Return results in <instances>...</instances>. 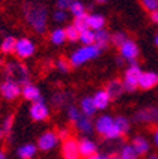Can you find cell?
<instances>
[{"label": "cell", "instance_id": "cell-47", "mask_svg": "<svg viewBox=\"0 0 158 159\" xmlns=\"http://www.w3.org/2000/svg\"><path fill=\"white\" fill-rule=\"evenodd\" d=\"M147 159H158V156L157 155H151V156H148Z\"/></svg>", "mask_w": 158, "mask_h": 159}, {"label": "cell", "instance_id": "cell-10", "mask_svg": "<svg viewBox=\"0 0 158 159\" xmlns=\"http://www.w3.org/2000/svg\"><path fill=\"white\" fill-rule=\"evenodd\" d=\"M29 114H30V118L36 121V122H41V121H46L50 115V109L49 105L44 102L43 99L40 101H36V102L31 104L29 109Z\"/></svg>", "mask_w": 158, "mask_h": 159}, {"label": "cell", "instance_id": "cell-51", "mask_svg": "<svg viewBox=\"0 0 158 159\" xmlns=\"http://www.w3.org/2000/svg\"><path fill=\"white\" fill-rule=\"evenodd\" d=\"M69 2H70V3H71V2H76V0H69Z\"/></svg>", "mask_w": 158, "mask_h": 159}, {"label": "cell", "instance_id": "cell-9", "mask_svg": "<svg viewBox=\"0 0 158 159\" xmlns=\"http://www.w3.org/2000/svg\"><path fill=\"white\" fill-rule=\"evenodd\" d=\"M138 56H140V48H138V44L135 43L134 40L128 39L120 47V57L124 61H127V63H130V64L137 63Z\"/></svg>", "mask_w": 158, "mask_h": 159}, {"label": "cell", "instance_id": "cell-2", "mask_svg": "<svg viewBox=\"0 0 158 159\" xmlns=\"http://www.w3.org/2000/svg\"><path fill=\"white\" fill-rule=\"evenodd\" d=\"M94 129L97 131L98 135H101L105 141H118L120 138L122 136L121 131L118 129V126L115 125L114 122V118L107 114L104 115H100L98 118L96 119V122H94Z\"/></svg>", "mask_w": 158, "mask_h": 159}, {"label": "cell", "instance_id": "cell-29", "mask_svg": "<svg viewBox=\"0 0 158 159\" xmlns=\"http://www.w3.org/2000/svg\"><path fill=\"white\" fill-rule=\"evenodd\" d=\"M69 101V94L67 93H63V91H57V93L53 94L51 97V104L54 107H64Z\"/></svg>", "mask_w": 158, "mask_h": 159}, {"label": "cell", "instance_id": "cell-11", "mask_svg": "<svg viewBox=\"0 0 158 159\" xmlns=\"http://www.w3.org/2000/svg\"><path fill=\"white\" fill-rule=\"evenodd\" d=\"M61 156L63 159H81L79 148V141L74 138H69L61 143Z\"/></svg>", "mask_w": 158, "mask_h": 159}, {"label": "cell", "instance_id": "cell-48", "mask_svg": "<svg viewBox=\"0 0 158 159\" xmlns=\"http://www.w3.org/2000/svg\"><path fill=\"white\" fill-rule=\"evenodd\" d=\"M110 159H120L117 155H110Z\"/></svg>", "mask_w": 158, "mask_h": 159}, {"label": "cell", "instance_id": "cell-31", "mask_svg": "<svg viewBox=\"0 0 158 159\" xmlns=\"http://www.w3.org/2000/svg\"><path fill=\"white\" fill-rule=\"evenodd\" d=\"M127 40H128V37H127V34H125L124 31H115V33L111 34V44L117 46L118 48L127 41Z\"/></svg>", "mask_w": 158, "mask_h": 159}, {"label": "cell", "instance_id": "cell-4", "mask_svg": "<svg viewBox=\"0 0 158 159\" xmlns=\"http://www.w3.org/2000/svg\"><path fill=\"white\" fill-rule=\"evenodd\" d=\"M100 54H101V48L97 47L96 44H91V46H81L73 51L69 61L73 67H81L86 63L91 61V60H96Z\"/></svg>", "mask_w": 158, "mask_h": 159}, {"label": "cell", "instance_id": "cell-39", "mask_svg": "<svg viewBox=\"0 0 158 159\" xmlns=\"http://www.w3.org/2000/svg\"><path fill=\"white\" fill-rule=\"evenodd\" d=\"M57 135H59L60 141H66V139L71 138V134H70V129L69 128H60L59 131H57Z\"/></svg>", "mask_w": 158, "mask_h": 159}, {"label": "cell", "instance_id": "cell-21", "mask_svg": "<svg viewBox=\"0 0 158 159\" xmlns=\"http://www.w3.org/2000/svg\"><path fill=\"white\" fill-rule=\"evenodd\" d=\"M87 26H89V29L93 30V31L103 30L105 26V17L98 13L87 14Z\"/></svg>", "mask_w": 158, "mask_h": 159}, {"label": "cell", "instance_id": "cell-5", "mask_svg": "<svg viewBox=\"0 0 158 159\" xmlns=\"http://www.w3.org/2000/svg\"><path fill=\"white\" fill-rule=\"evenodd\" d=\"M141 74H142V71H141V68H140L138 63H132L125 68L122 84H124V89L127 93H134L135 89L138 88Z\"/></svg>", "mask_w": 158, "mask_h": 159}, {"label": "cell", "instance_id": "cell-14", "mask_svg": "<svg viewBox=\"0 0 158 159\" xmlns=\"http://www.w3.org/2000/svg\"><path fill=\"white\" fill-rule=\"evenodd\" d=\"M157 85H158V74L157 73H154V71H145V73L141 74L140 83H138V87L141 89L150 91V89L155 88Z\"/></svg>", "mask_w": 158, "mask_h": 159}, {"label": "cell", "instance_id": "cell-16", "mask_svg": "<svg viewBox=\"0 0 158 159\" xmlns=\"http://www.w3.org/2000/svg\"><path fill=\"white\" fill-rule=\"evenodd\" d=\"M105 93L108 94L111 99L120 98V97L125 93L122 81L118 80V78H114V80H111V81H108V84H107V87H105Z\"/></svg>", "mask_w": 158, "mask_h": 159}, {"label": "cell", "instance_id": "cell-32", "mask_svg": "<svg viewBox=\"0 0 158 159\" xmlns=\"http://www.w3.org/2000/svg\"><path fill=\"white\" fill-rule=\"evenodd\" d=\"M80 115H81V111H80V108H77L76 105L67 107V118H69L70 122L76 124V121L80 118Z\"/></svg>", "mask_w": 158, "mask_h": 159}, {"label": "cell", "instance_id": "cell-42", "mask_svg": "<svg viewBox=\"0 0 158 159\" xmlns=\"http://www.w3.org/2000/svg\"><path fill=\"white\" fill-rule=\"evenodd\" d=\"M150 19H151V21L154 24H158V10H155V11L150 13Z\"/></svg>", "mask_w": 158, "mask_h": 159}, {"label": "cell", "instance_id": "cell-33", "mask_svg": "<svg viewBox=\"0 0 158 159\" xmlns=\"http://www.w3.org/2000/svg\"><path fill=\"white\" fill-rule=\"evenodd\" d=\"M64 30H66V36H67V40H69V41H71V43H74V41H79L80 31L74 26H73V24L67 26Z\"/></svg>", "mask_w": 158, "mask_h": 159}, {"label": "cell", "instance_id": "cell-12", "mask_svg": "<svg viewBox=\"0 0 158 159\" xmlns=\"http://www.w3.org/2000/svg\"><path fill=\"white\" fill-rule=\"evenodd\" d=\"M0 94L2 97L9 101H13L17 97L22 95V85L14 81H10V80H4L2 85H0Z\"/></svg>", "mask_w": 158, "mask_h": 159}, {"label": "cell", "instance_id": "cell-36", "mask_svg": "<svg viewBox=\"0 0 158 159\" xmlns=\"http://www.w3.org/2000/svg\"><path fill=\"white\" fill-rule=\"evenodd\" d=\"M56 67L60 73H69L70 68H71V64H70V61L66 58H59L56 63Z\"/></svg>", "mask_w": 158, "mask_h": 159}, {"label": "cell", "instance_id": "cell-49", "mask_svg": "<svg viewBox=\"0 0 158 159\" xmlns=\"http://www.w3.org/2000/svg\"><path fill=\"white\" fill-rule=\"evenodd\" d=\"M154 41H155V46L158 47V33H157V36H155V40H154Z\"/></svg>", "mask_w": 158, "mask_h": 159}, {"label": "cell", "instance_id": "cell-8", "mask_svg": "<svg viewBox=\"0 0 158 159\" xmlns=\"http://www.w3.org/2000/svg\"><path fill=\"white\" fill-rule=\"evenodd\" d=\"M60 142V138L57 135V132L54 131H46L37 139V149L41 151V152H49V151H53Z\"/></svg>", "mask_w": 158, "mask_h": 159}, {"label": "cell", "instance_id": "cell-44", "mask_svg": "<svg viewBox=\"0 0 158 159\" xmlns=\"http://www.w3.org/2000/svg\"><path fill=\"white\" fill-rule=\"evenodd\" d=\"M0 159H7L6 152H4V151H2V149H0Z\"/></svg>", "mask_w": 158, "mask_h": 159}, {"label": "cell", "instance_id": "cell-23", "mask_svg": "<svg viewBox=\"0 0 158 159\" xmlns=\"http://www.w3.org/2000/svg\"><path fill=\"white\" fill-rule=\"evenodd\" d=\"M80 111H81L83 115L90 116V118H93V116L96 115L97 108H96V105H94V102H93L91 97H84V98L80 101Z\"/></svg>", "mask_w": 158, "mask_h": 159}, {"label": "cell", "instance_id": "cell-22", "mask_svg": "<svg viewBox=\"0 0 158 159\" xmlns=\"http://www.w3.org/2000/svg\"><path fill=\"white\" fill-rule=\"evenodd\" d=\"M111 43V33H110L108 30H98V31H94V44L100 48H105V47L108 46Z\"/></svg>", "mask_w": 158, "mask_h": 159}, {"label": "cell", "instance_id": "cell-27", "mask_svg": "<svg viewBox=\"0 0 158 159\" xmlns=\"http://www.w3.org/2000/svg\"><path fill=\"white\" fill-rule=\"evenodd\" d=\"M69 10H70V13L74 16V19H76V17L86 16V14H87V7H86V4L83 3V2H80V0L71 2V3H70Z\"/></svg>", "mask_w": 158, "mask_h": 159}, {"label": "cell", "instance_id": "cell-30", "mask_svg": "<svg viewBox=\"0 0 158 159\" xmlns=\"http://www.w3.org/2000/svg\"><path fill=\"white\" fill-rule=\"evenodd\" d=\"M79 41L83 44V46H91V44H94V31L90 29L80 31Z\"/></svg>", "mask_w": 158, "mask_h": 159}, {"label": "cell", "instance_id": "cell-41", "mask_svg": "<svg viewBox=\"0 0 158 159\" xmlns=\"http://www.w3.org/2000/svg\"><path fill=\"white\" fill-rule=\"evenodd\" d=\"M87 159H110V156L107 155V153H98L97 152L96 155L90 156V158H87Z\"/></svg>", "mask_w": 158, "mask_h": 159}, {"label": "cell", "instance_id": "cell-34", "mask_svg": "<svg viewBox=\"0 0 158 159\" xmlns=\"http://www.w3.org/2000/svg\"><path fill=\"white\" fill-rule=\"evenodd\" d=\"M13 122H14V116L13 115H9V116H6V118H4L3 125H2V129H3V132H4V136L12 134V129H13Z\"/></svg>", "mask_w": 158, "mask_h": 159}, {"label": "cell", "instance_id": "cell-35", "mask_svg": "<svg viewBox=\"0 0 158 159\" xmlns=\"http://www.w3.org/2000/svg\"><path fill=\"white\" fill-rule=\"evenodd\" d=\"M73 26L76 27L79 31H83V30H87L89 26H87V14L86 16H81V17H76L73 20Z\"/></svg>", "mask_w": 158, "mask_h": 159}, {"label": "cell", "instance_id": "cell-3", "mask_svg": "<svg viewBox=\"0 0 158 159\" xmlns=\"http://www.w3.org/2000/svg\"><path fill=\"white\" fill-rule=\"evenodd\" d=\"M3 75L6 80L14 81L22 87L30 83V70L20 61H9L4 64Z\"/></svg>", "mask_w": 158, "mask_h": 159}, {"label": "cell", "instance_id": "cell-46", "mask_svg": "<svg viewBox=\"0 0 158 159\" xmlns=\"http://www.w3.org/2000/svg\"><path fill=\"white\" fill-rule=\"evenodd\" d=\"M3 138H4V132H3V129L0 128V141H2Z\"/></svg>", "mask_w": 158, "mask_h": 159}, {"label": "cell", "instance_id": "cell-7", "mask_svg": "<svg viewBox=\"0 0 158 159\" xmlns=\"http://www.w3.org/2000/svg\"><path fill=\"white\" fill-rule=\"evenodd\" d=\"M36 53V44L33 40L27 39V37H22L17 39L16 48H14V54L19 60H27Z\"/></svg>", "mask_w": 158, "mask_h": 159}, {"label": "cell", "instance_id": "cell-17", "mask_svg": "<svg viewBox=\"0 0 158 159\" xmlns=\"http://www.w3.org/2000/svg\"><path fill=\"white\" fill-rule=\"evenodd\" d=\"M131 145H132V148H134V151L137 152V155H138V156L147 155V153H148V151H150V148H151V146H150L148 139L144 138L142 135L134 136V138H132V141H131Z\"/></svg>", "mask_w": 158, "mask_h": 159}, {"label": "cell", "instance_id": "cell-24", "mask_svg": "<svg viewBox=\"0 0 158 159\" xmlns=\"http://www.w3.org/2000/svg\"><path fill=\"white\" fill-rule=\"evenodd\" d=\"M117 156L120 159H140V156L137 155L131 143H122L120 146V151L117 152Z\"/></svg>", "mask_w": 158, "mask_h": 159}, {"label": "cell", "instance_id": "cell-25", "mask_svg": "<svg viewBox=\"0 0 158 159\" xmlns=\"http://www.w3.org/2000/svg\"><path fill=\"white\" fill-rule=\"evenodd\" d=\"M16 43H17V39L13 36H6L2 43H0V51L3 54H12L14 53V48H16Z\"/></svg>", "mask_w": 158, "mask_h": 159}, {"label": "cell", "instance_id": "cell-6", "mask_svg": "<svg viewBox=\"0 0 158 159\" xmlns=\"http://www.w3.org/2000/svg\"><path fill=\"white\" fill-rule=\"evenodd\" d=\"M134 121L142 125H154L158 124V107L150 105L138 109L134 115Z\"/></svg>", "mask_w": 158, "mask_h": 159}, {"label": "cell", "instance_id": "cell-38", "mask_svg": "<svg viewBox=\"0 0 158 159\" xmlns=\"http://www.w3.org/2000/svg\"><path fill=\"white\" fill-rule=\"evenodd\" d=\"M141 4L144 6V9L150 13L158 10V0H141Z\"/></svg>", "mask_w": 158, "mask_h": 159}, {"label": "cell", "instance_id": "cell-15", "mask_svg": "<svg viewBox=\"0 0 158 159\" xmlns=\"http://www.w3.org/2000/svg\"><path fill=\"white\" fill-rule=\"evenodd\" d=\"M22 95L26 101H30V102L33 104L36 101H40L41 99V93H40V88L34 84L29 83L26 85L22 87Z\"/></svg>", "mask_w": 158, "mask_h": 159}, {"label": "cell", "instance_id": "cell-45", "mask_svg": "<svg viewBox=\"0 0 158 159\" xmlns=\"http://www.w3.org/2000/svg\"><path fill=\"white\" fill-rule=\"evenodd\" d=\"M94 2H96L97 4H104V3H107L108 0H94Z\"/></svg>", "mask_w": 158, "mask_h": 159}, {"label": "cell", "instance_id": "cell-50", "mask_svg": "<svg viewBox=\"0 0 158 159\" xmlns=\"http://www.w3.org/2000/svg\"><path fill=\"white\" fill-rule=\"evenodd\" d=\"M2 83H3V81H2V74H0V85H2Z\"/></svg>", "mask_w": 158, "mask_h": 159}, {"label": "cell", "instance_id": "cell-1", "mask_svg": "<svg viewBox=\"0 0 158 159\" xmlns=\"http://www.w3.org/2000/svg\"><path fill=\"white\" fill-rule=\"evenodd\" d=\"M23 16L26 23L37 34L46 33L47 20H49V9L46 4L36 0H26L23 3Z\"/></svg>", "mask_w": 158, "mask_h": 159}, {"label": "cell", "instance_id": "cell-37", "mask_svg": "<svg viewBox=\"0 0 158 159\" xmlns=\"http://www.w3.org/2000/svg\"><path fill=\"white\" fill-rule=\"evenodd\" d=\"M67 17H69L67 11H63V10H54V13H53V19H54V21L59 24L66 23Z\"/></svg>", "mask_w": 158, "mask_h": 159}, {"label": "cell", "instance_id": "cell-19", "mask_svg": "<svg viewBox=\"0 0 158 159\" xmlns=\"http://www.w3.org/2000/svg\"><path fill=\"white\" fill-rule=\"evenodd\" d=\"M91 98H93V102L96 105L97 111L98 109H101V111L103 109H107V107L111 102V98H110L108 94L105 93V89H98L97 93H94V95Z\"/></svg>", "mask_w": 158, "mask_h": 159}, {"label": "cell", "instance_id": "cell-26", "mask_svg": "<svg viewBox=\"0 0 158 159\" xmlns=\"http://www.w3.org/2000/svg\"><path fill=\"white\" fill-rule=\"evenodd\" d=\"M50 41L54 46H61L67 41V36H66V30L63 27H57L50 33Z\"/></svg>", "mask_w": 158, "mask_h": 159}, {"label": "cell", "instance_id": "cell-18", "mask_svg": "<svg viewBox=\"0 0 158 159\" xmlns=\"http://www.w3.org/2000/svg\"><path fill=\"white\" fill-rule=\"evenodd\" d=\"M76 128L80 134L83 135H90V134L94 131V122H93V119L90 116H86V115H80V118L76 121Z\"/></svg>", "mask_w": 158, "mask_h": 159}, {"label": "cell", "instance_id": "cell-28", "mask_svg": "<svg viewBox=\"0 0 158 159\" xmlns=\"http://www.w3.org/2000/svg\"><path fill=\"white\" fill-rule=\"evenodd\" d=\"M114 122L115 125L118 126V129L121 131L122 135H127L130 132V128H131V122H130V119L124 115H118L114 118Z\"/></svg>", "mask_w": 158, "mask_h": 159}, {"label": "cell", "instance_id": "cell-40", "mask_svg": "<svg viewBox=\"0 0 158 159\" xmlns=\"http://www.w3.org/2000/svg\"><path fill=\"white\" fill-rule=\"evenodd\" d=\"M69 7H70L69 0H56V10H63V11H66Z\"/></svg>", "mask_w": 158, "mask_h": 159}, {"label": "cell", "instance_id": "cell-20", "mask_svg": "<svg viewBox=\"0 0 158 159\" xmlns=\"http://www.w3.org/2000/svg\"><path fill=\"white\" fill-rule=\"evenodd\" d=\"M37 151H39V149H37L36 143L29 142V143H23V145H20L19 148H17L16 153H17V156H19L20 159H33L34 156H36Z\"/></svg>", "mask_w": 158, "mask_h": 159}, {"label": "cell", "instance_id": "cell-43", "mask_svg": "<svg viewBox=\"0 0 158 159\" xmlns=\"http://www.w3.org/2000/svg\"><path fill=\"white\" fill-rule=\"evenodd\" d=\"M152 138H154V143H155V146H158V128L154 131V135H152Z\"/></svg>", "mask_w": 158, "mask_h": 159}, {"label": "cell", "instance_id": "cell-13", "mask_svg": "<svg viewBox=\"0 0 158 159\" xmlns=\"http://www.w3.org/2000/svg\"><path fill=\"white\" fill-rule=\"evenodd\" d=\"M79 148H80V155L81 158H90V156L96 155L98 152V146L97 143L90 138H83L79 141Z\"/></svg>", "mask_w": 158, "mask_h": 159}]
</instances>
